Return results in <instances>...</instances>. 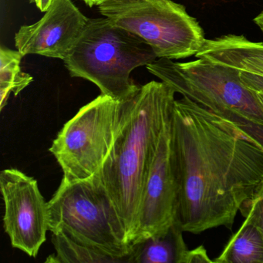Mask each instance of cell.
<instances>
[{
	"label": "cell",
	"instance_id": "1",
	"mask_svg": "<svg viewBox=\"0 0 263 263\" xmlns=\"http://www.w3.org/2000/svg\"><path fill=\"white\" fill-rule=\"evenodd\" d=\"M171 155L178 184L177 221L199 234L232 229L263 181V148L232 121L183 97L171 117Z\"/></svg>",
	"mask_w": 263,
	"mask_h": 263
},
{
	"label": "cell",
	"instance_id": "2",
	"mask_svg": "<svg viewBox=\"0 0 263 263\" xmlns=\"http://www.w3.org/2000/svg\"><path fill=\"white\" fill-rule=\"evenodd\" d=\"M176 92L164 82L139 86L124 101L125 110L113 147L98 172L132 244L146 178L164 128L172 116Z\"/></svg>",
	"mask_w": 263,
	"mask_h": 263
},
{
	"label": "cell",
	"instance_id": "3",
	"mask_svg": "<svg viewBox=\"0 0 263 263\" xmlns=\"http://www.w3.org/2000/svg\"><path fill=\"white\" fill-rule=\"evenodd\" d=\"M157 59L145 41L104 17L88 20L63 61L72 78L87 80L101 95L124 102L139 87L132 80V71Z\"/></svg>",
	"mask_w": 263,
	"mask_h": 263
},
{
	"label": "cell",
	"instance_id": "4",
	"mask_svg": "<svg viewBox=\"0 0 263 263\" xmlns=\"http://www.w3.org/2000/svg\"><path fill=\"white\" fill-rule=\"evenodd\" d=\"M49 231L99 248L118 256L132 253L127 232L98 174L88 179L67 181L48 201Z\"/></svg>",
	"mask_w": 263,
	"mask_h": 263
},
{
	"label": "cell",
	"instance_id": "5",
	"mask_svg": "<svg viewBox=\"0 0 263 263\" xmlns=\"http://www.w3.org/2000/svg\"><path fill=\"white\" fill-rule=\"evenodd\" d=\"M98 7L115 25L145 41L158 59L195 56L206 41L197 20L172 0H109Z\"/></svg>",
	"mask_w": 263,
	"mask_h": 263
},
{
	"label": "cell",
	"instance_id": "6",
	"mask_svg": "<svg viewBox=\"0 0 263 263\" xmlns=\"http://www.w3.org/2000/svg\"><path fill=\"white\" fill-rule=\"evenodd\" d=\"M146 68L176 93L217 115L232 112L263 124V106L256 92L243 84L238 69L203 58L187 63L158 58Z\"/></svg>",
	"mask_w": 263,
	"mask_h": 263
},
{
	"label": "cell",
	"instance_id": "7",
	"mask_svg": "<svg viewBox=\"0 0 263 263\" xmlns=\"http://www.w3.org/2000/svg\"><path fill=\"white\" fill-rule=\"evenodd\" d=\"M125 104L100 95L64 124L49 149L67 181L88 179L108 156L124 119Z\"/></svg>",
	"mask_w": 263,
	"mask_h": 263
},
{
	"label": "cell",
	"instance_id": "8",
	"mask_svg": "<svg viewBox=\"0 0 263 263\" xmlns=\"http://www.w3.org/2000/svg\"><path fill=\"white\" fill-rule=\"evenodd\" d=\"M4 202V228L12 246L36 257L49 231L48 202L37 181L16 168L0 173Z\"/></svg>",
	"mask_w": 263,
	"mask_h": 263
},
{
	"label": "cell",
	"instance_id": "9",
	"mask_svg": "<svg viewBox=\"0 0 263 263\" xmlns=\"http://www.w3.org/2000/svg\"><path fill=\"white\" fill-rule=\"evenodd\" d=\"M178 198L171 155L170 118L146 178L132 244L165 230L177 221Z\"/></svg>",
	"mask_w": 263,
	"mask_h": 263
},
{
	"label": "cell",
	"instance_id": "10",
	"mask_svg": "<svg viewBox=\"0 0 263 263\" xmlns=\"http://www.w3.org/2000/svg\"><path fill=\"white\" fill-rule=\"evenodd\" d=\"M88 20L72 0H54L39 21L19 29L14 37L16 50L24 57L36 54L64 61Z\"/></svg>",
	"mask_w": 263,
	"mask_h": 263
},
{
	"label": "cell",
	"instance_id": "11",
	"mask_svg": "<svg viewBox=\"0 0 263 263\" xmlns=\"http://www.w3.org/2000/svg\"><path fill=\"white\" fill-rule=\"evenodd\" d=\"M195 57L263 77V43L252 42L244 36L206 39Z\"/></svg>",
	"mask_w": 263,
	"mask_h": 263
},
{
	"label": "cell",
	"instance_id": "12",
	"mask_svg": "<svg viewBox=\"0 0 263 263\" xmlns=\"http://www.w3.org/2000/svg\"><path fill=\"white\" fill-rule=\"evenodd\" d=\"M178 221L132 244L134 263H186L189 249Z\"/></svg>",
	"mask_w": 263,
	"mask_h": 263
},
{
	"label": "cell",
	"instance_id": "13",
	"mask_svg": "<svg viewBox=\"0 0 263 263\" xmlns=\"http://www.w3.org/2000/svg\"><path fill=\"white\" fill-rule=\"evenodd\" d=\"M52 243L56 253L46 262L134 263L133 252L127 256H118L99 248L72 239L62 232L52 233Z\"/></svg>",
	"mask_w": 263,
	"mask_h": 263
},
{
	"label": "cell",
	"instance_id": "14",
	"mask_svg": "<svg viewBox=\"0 0 263 263\" xmlns=\"http://www.w3.org/2000/svg\"><path fill=\"white\" fill-rule=\"evenodd\" d=\"M217 263H263V239L259 231L244 221L231 237L222 252L213 260Z\"/></svg>",
	"mask_w": 263,
	"mask_h": 263
},
{
	"label": "cell",
	"instance_id": "15",
	"mask_svg": "<svg viewBox=\"0 0 263 263\" xmlns=\"http://www.w3.org/2000/svg\"><path fill=\"white\" fill-rule=\"evenodd\" d=\"M24 58L19 50L0 49V109L4 110L10 93L17 96L33 81V78L23 71L21 61Z\"/></svg>",
	"mask_w": 263,
	"mask_h": 263
},
{
	"label": "cell",
	"instance_id": "16",
	"mask_svg": "<svg viewBox=\"0 0 263 263\" xmlns=\"http://www.w3.org/2000/svg\"><path fill=\"white\" fill-rule=\"evenodd\" d=\"M220 116L233 122L243 133L246 134L254 142L263 148V124L253 122L232 112Z\"/></svg>",
	"mask_w": 263,
	"mask_h": 263
},
{
	"label": "cell",
	"instance_id": "17",
	"mask_svg": "<svg viewBox=\"0 0 263 263\" xmlns=\"http://www.w3.org/2000/svg\"><path fill=\"white\" fill-rule=\"evenodd\" d=\"M239 212L246 218L245 221L259 231L263 239V198L248 200L241 205Z\"/></svg>",
	"mask_w": 263,
	"mask_h": 263
},
{
	"label": "cell",
	"instance_id": "18",
	"mask_svg": "<svg viewBox=\"0 0 263 263\" xmlns=\"http://www.w3.org/2000/svg\"><path fill=\"white\" fill-rule=\"evenodd\" d=\"M240 78L243 84L251 90L263 93V77L241 70Z\"/></svg>",
	"mask_w": 263,
	"mask_h": 263
},
{
	"label": "cell",
	"instance_id": "19",
	"mask_svg": "<svg viewBox=\"0 0 263 263\" xmlns=\"http://www.w3.org/2000/svg\"><path fill=\"white\" fill-rule=\"evenodd\" d=\"M213 260L210 259L207 250L204 246H201L196 249L189 250L187 252L186 263H212Z\"/></svg>",
	"mask_w": 263,
	"mask_h": 263
},
{
	"label": "cell",
	"instance_id": "20",
	"mask_svg": "<svg viewBox=\"0 0 263 263\" xmlns=\"http://www.w3.org/2000/svg\"><path fill=\"white\" fill-rule=\"evenodd\" d=\"M53 2H54V0H34L33 3L36 4V7L41 12L45 13Z\"/></svg>",
	"mask_w": 263,
	"mask_h": 263
},
{
	"label": "cell",
	"instance_id": "21",
	"mask_svg": "<svg viewBox=\"0 0 263 263\" xmlns=\"http://www.w3.org/2000/svg\"><path fill=\"white\" fill-rule=\"evenodd\" d=\"M83 2L89 7H98L101 4L109 1V0H82Z\"/></svg>",
	"mask_w": 263,
	"mask_h": 263
},
{
	"label": "cell",
	"instance_id": "22",
	"mask_svg": "<svg viewBox=\"0 0 263 263\" xmlns=\"http://www.w3.org/2000/svg\"><path fill=\"white\" fill-rule=\"evenodd\" d=\"M254 23L259 27L260 30L262 31L263 33V11L260 13L258 16H257L255 19L253 20Z\"/></svg>",
	"mask_w": 263,
	"mask_h": 263
},
{
	"label": "cell",
	"instance_id": "23",
	"mask_svg": "<svg viewBox=\"0 0 263 263\" xmlns=\"http://www.w3.org/2000/svg\"><path fill=\"white\" fill-rule=\"evenodd\" d=\"M263 198V181L260 184L258 189H257L256 192H255V195H254L252 198Z\"/></svg>",
	"mask_w": 263,
	"mask_h": 263
},
{
	"label": "cell",
	"instance_id": "24",
	"mask_svg": "<svg viewBox=\"0 0 263 263\" xmlns=\"http://www.w3.org/2000/svg\"><path fill=\"white\" fill-rule=\"evenodd\" d=\"M257 97H258V100H259L260 103H261V105L263 106V93H258V92H256Z\"/></svg>",
	"mask_w": 263,
	"mask_h": 263
},
{
	"label": "cell",
	"instance_id": "25",
	"mask_svg": "<svg viewBox=\"0 0 263 263\" xmlns=\"http://www.w3.org/2000/svg\"><path fill=\"white\" fill-rule=\"evenodd\" d=\"M33 1H34V0H32V2H33Z\"/></svg>",
	"mask_w": 263,
	"mask_h": 263
}]
</instances>
